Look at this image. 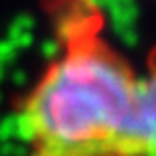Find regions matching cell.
Segmentation results:
<instances>
[{
  "instance_id": "1",
  "label": "cell",
  "mask_w": 156,
  "mask_h": 156,
  "mask_svg": "<svg viewBox=\"0 0 156 156\" xmlns=\"http://www.w3.org/2000/svg\"><path fill=\"white\" fill-rule=\"evenodd\" d=\"M140 73L95 30L69 27L16 114L27 156H132Z\"/></svg>"
},
{
  "instance_id": "2",
  "label": "cell",
  "mask_w": 156,
  "mask_h": 156,
  "mask_svg": "<svg viewBox=\"0 0 156 156\" xmlns=\"http://www.w3.org/2000/svg\"><path fill=\"white\" fill-rule=\"evenodd\" d=\"M132 156H156V51L140 73L132 130Z\"/></svg>"
}]
</instances>
